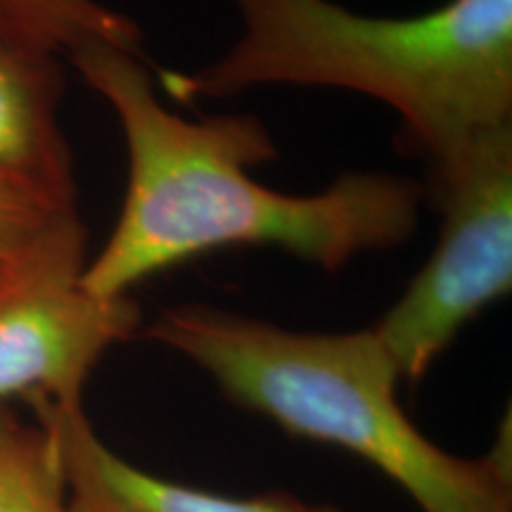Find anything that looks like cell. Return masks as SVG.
<instances>
[{"label":"cell","mask_w":512,"mask_h":512,"mask_svg":"<svg viewBox=\"0 0 512 512\" xmlns=\"http://www.w3.org/2000/svg\"><path fill=\"white\" fill-rule=\"evenodd\" d=\"M67 55L110 102L128 152L117 223L83 271V285L98 297H128L152 275L211 249L278 247L335 273L415 233L422 188L411 178L363 171L316 195L266 188L249 176L278 157L261 119L178 117L159 102L143 53L102 38Z\"/></svg>","instance_id":"6da1fadb"},{"label":"cell","mask_w":512,"mask_h":512,"mask_svg":"<svg viewBox=\"0 0 512 512\" xmlns=\"http://www.w3.org/2000/svg\"><path fill=\"white\" fill-rule=\"evenodd\" d=\"M242 34L190 74L162 72L183 102L261 86L339 88L401 117L430 166L512 124V0H448L418 17H370L332 0H230Z\"/></svg>","instance_id":"7a4b0ae2"},{"label":"cell","mask_w":512,"mask_h":512,"mask_svg":"<svg viewBox=\"0 0 512 512\" xmlns=\"http://www.w3.org/2000/svg\"><path fill=\"white\" fill-rule=\"evenodd\" d=\"M143 337L195 363L235 406L375 465L420 512H512L510 415L486 456L439 448L403 413L399 373L370 328L297 332L183 304L159 313Z\"/></svg>","instance_id":"3957f363"},{"label":"cell","mask_w":512,"mask_h":512,"mask_svg":"<svg viewBox=\"0 0 512 512\" xmlns=\"http://www.w3.org/2000/svg\"><path fill=\"white\" fill-rule=\"evenodd\" d=\"M441 233L375 328L399 380L418 382L458 332L512 287V124L432 166Z\"/></svg>","instance_id":"277c9868"},{"label":"cell","mask_w":512,"mask_h":512,"mask_svg":"<svg viewBox=\"0 0 512 512\" xmlns=\"http://www.w3.org/2000/svg\"><path fill=\"white\" fill-rule=\"evenodd\" d=\"M86 238L76 209L67 211L0 273V406L15 396L83 401L100 358L138 330L133 299L83 285Z\"/></svg>","instance_id":"5b68a950"},{"label":"cell","mask_w":512,"mask_h":512,"mask_svg":"<svg viewBox=\"0 0 512 512\" xmlns=\"http://www.w3.org/2000/svg\"><path fill=\"white\" fill-rule=\"evenodd\" d=\"M53 439L69 494L81 512H342L268 491L226 496L157 477L128 463L98 437L83 401H27Z\"/></svg>","instance_id":"8992f818"},{"label":"cell","mask_w":512,"mask_h":512,"mask_svg":"<svg viewBox=\"0 0 512 512\" xmlns=\"http://www.w3.org/2000/svg\"><path fill=\"white\" fill-rule=\"evenodd\" d=\"M60 98L57 55L22 48L0 53V176L74 200L72 157L57 124Z\"/></svg>","instance_id":"52a82bcc"},{"label":"cell","mask_w":512,"mask_h":512,"mask_svg":"<svg viewBox=\"0 0 512 512\" xmlns=\"http://www.w3.org/2000/svg\"><path fill=\"white\" fill-rule=\"evenodd\" d=\"M0 12L24 50L60 55L102 38L143 53L138 24L95 0H0Z\"/></svg>","instance_id":"ba28073f"},{"label":"cell","mask_w":512,"mask_h":512,"mask_svg":"<svg viewBox=\"0 0 512 512\" xmlns=\"http://www.w3.org/2000/svg\"><path fill=\"white\" fill-rule=\"evenodd\" d=\"M0 512H81L46 427L8 406H0Z\"/></svg>","instance_id":"9c48e42d"},{"label":"cell","mask_w":512,"mask_h":512,"mask_svg":"<svg viewBox=\"0 0 512 512\" xmlns=\"http://www.w3.org/2000/svg\"><path fill=\"white\" fill-rule=\"evenodd\" d=\"M74 209L72 197L0 176V273L48 223Z\"/></svg>","instance_id":"30bf717a"},{"label":"cell","mask_w":512,"mask_h":512,"mask_svg":"<svg viewBox=\"0 0 512 512\" xmlns=\"http://www.w3.org/2000/svg\"><path fill=\"white\" fill-rule=\"evenodd\" d=\"M12 48H19V46H17L15 36H12L8 19H5L3 12H0V53H3V50H12Z\"/></svg>","instance_id":"8fae6325"}]
</instances>
